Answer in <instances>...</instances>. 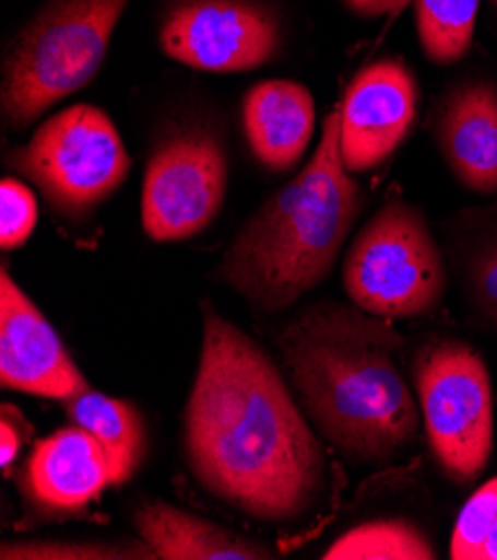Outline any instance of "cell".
Masks as SVG:
<instances>
[{
	"label": "cell",
	"mask_w": 497,
	"mask_h": 560,
	"mask_svg": "<svg viewBox=\"0 0 497 560\" xmlns=\"http://www.w3.org/2000/svg\"><path fill=\"white\" fill-rule=\"evenodd\" d=\"M184 442L203 489L263 523L299 521L326 489L323 450L277 364L210 306Z\"/></svg>",
	"instance_id": "obj_1"
},
{
	"label": "cell",
	"mask_w": 497,
	"mask_h": 560,
	"mask_svg": "<svg viewBox=\"0 0 497 560\" xmlns=\"http://www.w3.org/2000/svg\"><path fill=\"white\" fill-rule=\"evenodd\" d=\"M402 347L393 326L333 302L306 308L280 335L308 420L346 460L379 465L417 440L419 409L395 364Z\"/></svg>",
	"instance_id": "obj_2"
},
{
	"label": "cell",
	"mask_w": 497,
	"mask_h": 560,
	"mask_svg": "<svg viewBox=\"0 0 497 560\" xmlns=\"http://www.w3.org/2000/svg\"><path fill=\"white\" fill-rule=\"evenodd\" d=\"M359 212L362 190L342 161L335 105L304 171L248 219L218 277L257 311L282 313L330 275Z\"/></svg>",
	"instance_id": "obj_3"
},
{
	"label": "cell",
	"mask_w": 497,
	"mask_h": 560,
	"mask_svg": "<svg viewBox=\"0 0 497 560\" xmlns=\"http://www.w3.org/2000/svg\"><path fill=\"white\" fill-rule=\"evenodd\" d=\"M130 0H47L16 34L3 63V115L25 130L103 68Z\"/></svg>",
	"instance_id": "obj_4"
},
{
	"label": "cell",
	"mask_w": 497,
	"mask_h": 560,
	"mask_svg": "<svg viewBox=\"0 0 497 560\" xmlns=\"http://www.w3.org/2000/svg\"><path fill=\"white\" fill-rule=\"evenodd\" d=\"M351 302L375 317H422L447 295V264L424 212L398 197L364 223L342 270Z\"/></svg>",
	"instance_id": "obj_5"
},
{
	"label": "cell",
	"mask_w": 497,
	"mask_h": 560,
	"mask_svg": "<svg viewBox=\"0 0 497 560\" xmlns=\"http://www.w3.org/2000/svg\"><path fill=\"white\" fill-rule=\"evenodd\" d=\"M8 165L59 217L83 221L126 184L132 156L107 112L79 103L49 117Z\"/></svg>",
	"instance_id": "obj_6"
},
{
	"label": "cell",
	"mask_w": 497,
	"mask_h": 560,
	"mask_svg": "<svg viewBox=\"0 0 497 560\" xmlns=\"http://www.w3.org/2000/svg\"><path fill=\"white\" fill-rule=\"evenodd\" d=\"M413 380L426 440L451 482H475L493 454V386L482 355L460 340L417 351Z\"/></svg>",
	"instance_id": "obj_7"
},
{
	"label": "cell",
	"mask_w": 497,
	"mask_h": 560,
	"mask_svg": "<svg viewBox=\"0 0 497 560\" xmlns=\"http://www.w3.org/2000/svg\"><path fill=\"white\" fill-rule=\"evenodd\" d=\"M230 159L214 126L186 124L165 132L150 152L141 223L152 242H186L210 229L226 201Z\"/></svg>",
	"instance_id": "obj_8"
},
{
	"label": "cell",
	"mask_w": 497,
	"mask_h": 560,
	"mask_svg": "<svg viewBox=\"0 0 497 560\" xmlns=\"http://www.w3.org/2000/svg\"><path fill=\"white\" fill-rule=\"evenodd\" d=\"M168 59L212 74L270 66L286 45V19L272 0H168L158 19Z\"/></svg>",
	"instance_id": "obj_9"
},
{
	"label": "cell",
	"mask_w": 497,
	"mask_h": 560,
	"mask_svg": "<svg viewBox=\"0 0 497 560\" xmlns=\"http://www.w3.org/2000/svg\"><path fill=\"white\" fill-rule=\"evenodd\" d=\"M419 85L413 70L386 56L355 74L340 103V152L351 173L389 161L417 119Z\"/></svg>",
	"instance_id": "obj_10"
},
{
	"label": "cell",
	"mask_w": 497,
	"mask_h": 560,
	"mask_svg": "<svg viewBox=\"0 0 497 560\" xmlns=\"http://www.w3.org/2000/svg\"><path fill=\"white\" fill-rule=\"evenodd\" d=\"M0 384L61 402L90 388L57 330L8 268L0 275Z\"/></svg>",
	"instance_id": "obj_11"
},
{
	"label": "cell",
	"mask_w": 497,
	"mask_h": 560,
	"mask_svg": "<svg viewBox=\"0 0 497 560\" xmlns=\"http://www.w3.org/2000/svg\"><path fill=\"white\" fill-rule=\"evenodd\" d=\"M433 135L460 186L477 195L497 192V85L464 81L439 101Z\"/></svg>",
	"instance_id": "obj_12"
},
{
	"label": "cell",
	"mask_w": 497,
	"mask_h": 560,
	"mask_svg": "<svg viewBox=\"0 0 497 560\" xmlns=\"http://www.w3.org/2000/svg\"><path fill=\"white\" fill-rule=\"evenodd\" d=\"M113 482V465L100 442L79 424L40 440L25 465L23 489L47 514L85 510Z\"/></svg>",
	"instance_id": "obj_13"
},
{
	"label": "cell",
	"mask_w": 497,
	"mask_h": 560,
	"mask_svg": "<svg viewBox=\"0 0 497 560\" xmlns=\"http://www.w3.org/2000/svg\"><path fill=\"white\" fill-rule=\"evenodd\" d=\"M244 135L270 173L295 167L315 135V101L306 85L284 79L252 85L241 103Z\"/></svg>",
	"instance_id": "obj_14"
},
{
	"label": "cell",
	"mask_w": 497,
	"mask_h": 560,
	"mask_svg": "<svg viewBox=\"0 0 497 560\" xmlns=\"http://www.w3.org/2000/svg\"><path fill=\"white\" fill-rule=\"evenodd\" d=\"M139 538L163 560H265L277 558L270 547L252 542L201 516L165 502H143L134 512Z\"/></svg>",
	"instance_id": "obj_15"
},
{
	"label": "cell",
	"mask_w": 497,
	"mask_h": 560,
	"mask_svg": "<svg viewBox=\"0 0 497 560\" xmlns=\"http://www.w3.org/2000/svg\"><path fill=\"white\" fill-rule=\"evenodd\" d=\"M66 411L74 424L92 433L113 465L115 487L126 485L141 467L147 452V433L141 411L126 402L87 388L66 400Z\"/></svg>",
	"instance_id": "obj_16"
},
{
	"label": "cell",
	"mask_w": 497,
	"mask_h": 560,
	"mask_svg": "<svg viewBox=\"0 0 497 560\" xmlns=\"http://www.w3.org/2000/svg\"><path fill=\"white\" fill-rule=\"evenodd\" d=\"M417 40L435 66L462 61L473 45L480 0H413Z\"/></svg>",
	"instance_id": "obj_17"
},
{
	"label": "cell",
	"mask_w": 497,
	"mask_h": 560,
	"mask_svg": "<svg viewBox=\"0 0 497 560\" xmlns=\"http://www.w3.org/2000/svg\"><path fill=\"white\" fill-rule=\"evenodd\" d=\"M326 560H433L428 536L409 521H370L353 527L321 556Z\"/></svg>",
	"instance_id": "obj_18"
},
{
	"label": "cell",
	"mask_w": 497,
	"mask_h": 560,
	"mask_svg": "<svg viewBox=\"0 0 497 560\" xmlns=\"http://www.w3.org/2000/svg\"><path fill=\"white\" fill-rule=\"evenodd\" d=\"M451 558L497 560V478L466 500L453 527Z\"/></svg>",
	"instance_id": "obj_19"
},
{
	"label": "cell",
	"mask_w": 497,
	"mask_h": 560,
	"mask_svg": "<svg viewBox=\"0 0 497 560\" xmlns=\"http://www.w3.org/2000/svg\"><path fill=\"white\" fill-rule=\"evenodd\" d=\"M3 560H126V558H156L152 549L139 542H98V540H23L3 542Z\"/></svg>",
	"instance_id": "obj_20"
},
{
	"label": "cell",
	"mask_w": 497,
	"mask_h": 560,
	"mask_svg": "<svg viewBox=\"0 0 497 560\" xmlns=\"http://www.w3.org/2000/svg\"><path fill=\"white\" fill-rule=\"evenodd\" d=\"M464 279L475 313L497 328V221L469 246Z\"/></svg>",
	"instance_id": "obj_21"
},
{
	"label": "cell",
	"mask_w": 497,
	"mask_h": 560,
	"mask_svg": "<svg viewBox=\"0 0 497 560\" xmlns=\"http://www.w3.org/2000/svg\"><path fill=\"white\" fill-rule=\"evenodd\" d=\"M0 246L3 250H14L23 246L36 229L38 203L23 182L5 177L0 184Z\"/></svg>",
	"instance_id": "obj_22"
},
{
	"label": "cell",
	"mask_w": 497,
	"mask_h": 560,
	"mask_svg": "<svg viewBox=\"0 0 497 560\" xmlns=\"http://www.w3.org/2000/svg\"><path fill=\"white\" fill-rule=\"evenodd\" d=\"M16 418L19 416H12V407H3V420H0V467H3L5 476L16 463L23 446V433L16 424Z\"/></svg>",
	"instance_id": "obj_23"
},
{
	"label": "cell",
	"mask_w": 497,
	"mask_h": 560,
	"mask_svg": "<svg viewBox=\"0 0 497 560\" xmlns=\"http://www.w3.org/2000/svg\"><path fill=\"white\" fill-rule=\"evenodd\" d=\"M348 12L362 19H381V16H395L413 0H342Z\"/></svg>",
	"instance_id": "obj_24"
},
{
	"label": "cell",
	"mask_w": 497,
	"mask_h": 560,
	"mask_svg": "<svg viewBox=\"0 0 497 560\" xmlns=\"http://www.w3.org/2000/svg\"><path fill=\"white\" fill-rule=\"evenodd\" d=\"M490 3H493V5H495V8H497V0H490Z\"/></svg>",
	"instance_id": "obj_25"
}]
</instances>
